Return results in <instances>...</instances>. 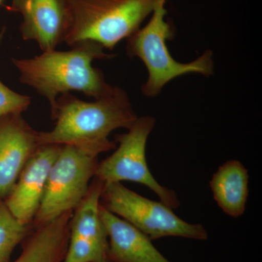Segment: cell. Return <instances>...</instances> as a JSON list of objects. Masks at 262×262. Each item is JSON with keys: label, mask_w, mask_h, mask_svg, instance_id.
Masks as SVG:
<instances>
[{"label": "cell", "mask_w": 262, "mask_h": 262, "mask_svg": "<svg viewBox=\"0 0 262 262\" xmlns=\"http://www.w3.org/2000/svg\"><path fill=\"white\" fill-rule=\"evenodd\" d=\"M39 146L38 132L20 115L0 123V199L8 195Z\"/></svg>", "instance_id": "10"}, {"label": "cell", "mask_w": 262, "mask_h": 262, "mask_svg": "<svg viewBox=\"0 0 262 262\" xmlns=\"http://www.w3.org/2000/svg\"><path fill=\"white\" fill-rule=\"evenodd\" d=\"M105 208L130 223L150 239L165 237L206 241L208 232L203 225L179 218L163 202L151 201L127 189L121 182L103 185L101 198Z\"/></svg>", "instance_id": "5"}, {"label": "cell", "mask_w": 262, "mask_h": 262, "mask_svg": "<svg viewBox=\"0 0 262 262\" xmlns=\"http://www.w3.org/2000/svg\"><path fill=\"white\" fill-rule=\"evenodd\" d=\"M29 225L15 219L0 202V262H7L17 245L25 237Z\"/></svg>", "instance_id": "14"}, {"label": "cell", "mask_w": 262, "mask_h": 262, "mask_svg": "<svg viewBox=\"0 0 262 262\" xmlns=\"http://www.w3.org/2000/svg\"><path fill=\"white\" fill-rule=\"evenodd\" d=\"M70 23L64 42L92 41L113 50L152 13L157 0H67Z\"/></svg>", "instance_id": "4"}, {"label": "cell", "mask_w": 262, "mask_h": 262, "mask_svg": "<svg viewBox=\"0 0 262 262\" xmlns=\"http://www.w3.org/2000/svg\"><path fill=\"white\" fill-rule=\"evenodd\" d=\"M32 98L15 92L0 80V119L20 115L28 108Z\"/></svg>", "instance_id": "16"}, {"label": "cell", "mask_w": 262, "mask_h": 262, "mask_svg": "<svg viewBox=\"0 0 262 262\" xmlns=\"http://www.w3.org/2000/svg\"><path fill=\"white\" fill-rule=\"evenodd\" d=\"M108 250L70 234V241L62 262H110Z\"/></svg>", "instance_id": "15"}, {"label": "cell", "mask_w": 262, "mask_h": 262, "mask_svg": "<svg viewBox=\"0 0 262 262\" xmlns=\"http://www.w3.org/2000/svg\"><path fill=\"white\" fill-rule=\"evenodd\" d=\"M52 116L53 128L38 132L40 145L75 146L98 156L115 148L108 139L113 131L128 129L138 118L127 93L117 86L111 94L91 102L70 93L61 95Z\"/></svg>", "instance_id": "2"}, {"label": "cell", "mask_w": 262, "mask_h": 262, "mask_svg": "<svg viewBox=\"0 0 262 262\" xmlns=\"http://www.w3.org/2000/svg\"><path fill=\"white\" fill-rule=\"evenodd\" d=\"M8 10L22 16L21 37L34 41L42 52L64 42L70 23L67 0H12Z\"/></svg>", "instance_id": "8"}, {"label": "cell", "mask_w": 262, "mask_h": 262, "mask_svg": "<svg viewBox=\"0 0 262 262\" xmlns=\"http://www.w3.org/2000/svg\"><path fill=\"white\" fill-rule=\"evenodd\" d=\"M100 216L110 239V262H171L155 247L148 236L101 204Z\"/></svg>", "instance_id": "11"}, {"label": "cell", "mask_w": 262, "mask_h": 262, "mask_svg": "<svg viewBox=\"0 0 262 262\" xmlns=\"http://www.w3.org/2000/svg\"><path fill=\"white\" fill-rule=\"evenodd\" d=\"M61 148L53 144L39 146L7 196L5 206L21 223L29 225L35 218L50 170Z\"/></svg>", "instance_id": "9"}, {"label": "cell", "mask_w": 262, "mask_h": 262, "mask_svg": "<svg viewBox=\"0 0 262 262\" xmlns=\"http://www.w3.org/2000/svg\"><path fill=\"white\" fill-rule=\"evenodd\" d=\"M69 51L42 52L29 58H13L22 83L46 98L54 113L57 100L61 95L78 91L95 99L105 97L116 86L106 82L99 69L93 67L96 60L110 59L115 55L92 41H83Z\"/></svg>", "instance_id": "1"}, {"label": "cell", "mask_w": 262, "mask_h": 262, "mask_svg": "<svg viewBox=\"0 0 262 262\" xmlns=\"http://www.w3.org/2000/svg\"><path fill=\"white\" fill-rule=\"evenodd\" d=\"M3 0H0V5H1L2 3H3Z\"/></svg>", "instance_id": "17"}, {"label": "cell", "mask_w": 262, "mask_h": 262, "mask_svg": "<svg viewBox=\"0 0 262 262\" xmlns=\"http://www.w3.org/2000/svg\"><path fill=\"white\" fill-rule=\"evenodd\" d=\"M167 0H157L149 22L127 38V52L146 66L148 78L141 87L142 94L155 97L165 84L177 77L189 73L206 77L213 75V52L207 51L189 63L177 61L170 55L167 41L174 34L171 24L165 20Z\"/></svg>", "instance_id": "3"}, {"label": "cell", "mask_w": 262, "mask_h": 262, "mask_svg": "<svg viewBox=\"0 0 262 262\" xmlns=\"http://www.w3.org/2000/svg\"><path fill=\"white\" fill-rule=\"evenodd\" d=\"M247 169L238 160L222 164L213 174L210 187L217 205L224 213L238 218L246 211L249 189Z\"/></svg>", "instance_id": "12"}, {"label": "cell", "mask_w": 262, "mask_h": 262, "mask_svg": "<svg viewBox=\"0 0 262 262\" xmlns=\"http://www.w3.org/2000/svg\"><path fill=\"white\" fill-rule=\"evenodd\" d=\"M155 123L154 117H138L125 134L117 136L118 147L110 157L98 163L95 177L104 185L123 181L143 184L173 210L180 206L178 196L174 191L157 182L146 162V143Z\"/></svg>", "instance_id": "7"}, {"label": "cell", "mask_w": 262, "mask_h": 262, "mask_svg": "<svg viewBox=\"0 0 262 262\" xmlns=\"http://www.w3.org/2000/svg\"><path fill=\"white\" fill-rule=\"evenodd\" d=\"M98 155L75 146H61L48 175L35 219L38 225L76 209L89 192Z\"/></svg>", "instance_id": "6"}, {"label": "cell", "mask_w": 262, "mask_h": 262, "mask_svg": "<svg viewBox=\"0 0 262 262\" xmlns=\"http://www.w3.org/2000/svg\"><path fill=\"white\" fill-rule=\"evenodd\" d=\"M72 211L39 225L13 262H62L70 241Z\"/></svg>", "instance_id": "13"}]
</instances>
